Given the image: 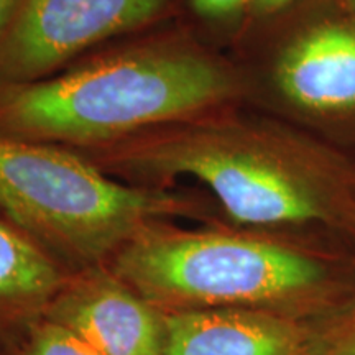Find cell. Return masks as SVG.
I'll return each instance as SVG.
<instances>
[{
  "mask_svg": "<svg viewBox=\"0 0 355 355\" xmlns=\"http://www.w3.org/2000/svg\"><path fill=\"white\" fill-rule=\"evenodd\" d=\"M102 158L133 178H194L247 227H347L355 209V170L339 155L255 123L194 119L102 146Z\"/></svg>",
  "mask_w": 355,
  "mask_h": 355,
  "instance_id": "1",
  "label": "cell"
},
{
  "mask_svg": "<svg viewBox=\"0 0 355 355\" xmlns=\"http://www.w3.org/2000/svg\"><path fill=\"white\" fill-rule=\"evenodd\" d=\"M237 92L234 74L186 46L115 53L55 78L0 86V132L33 141L114 145L204 117Z\"/></svg>",
  "mask_w": 355,
  "mask_h": 355,
  "instance_id": "2",
  "label": "cell"
},
{
  "mask_svg": "<svg viewBox=\"0 0 355 355\" xmlns=\"http://www.w3.org/2000/svg\"><path fill=\"white\" fill-rule=\"evenodd\" d=\"M109 266L165 313L257 309L309 321L355 286L311 248L268 235L186 230L166 222L137 234Z\"/></svg>",
  "mask_w": 355,
  "mask_h": 355,
  "instance_id": "3",
  "label": "cell"
},
{
  "mask_svg": "<svg viewBox=\"0 0 355 355\" xmlns=\"http://www.w3.org/2000/svg\"><path fill=\"white\" fill-rule=\"evenodd\" d=\"M0 209L73 272L109 265L137 234L198 204L115 181L58 146L0 132Z\"/></svg>",
  "mask_w": 355,
  "mask_h": 355,
  "instance_id": "4",
  "label": "cell"
},
{
  "mask_svg": "<svg viewBox=\"0 0 355 355\" xmlns=\"http://www.w3.org/2000/svg\"><path fill=\"white\" fill-rule=\"evenodd\" d=\"M165 0H21L0 44V79L48 78L92 44L144 25Z\"/></svg>",
  "mask_w": 355,
  "mask_h": 355,
  "instance_id": "5",
  "label": "cell"
},
{
  "mask_svg": "<svg viewBox=\"0 0 355 355\" xmlns=\"http://www.w3.org/2000/svg\"><path fill=\"white\" fill-rule=\"evenodd\" d=\"M101 355H162L166 313L145 300L109 265L73 272L43 314Z\"/></svg>",
  "mask_w": 355,
  "mask_h": 355,
  "instance_id": "6",
  "label": "cell"
},
{
  "mask_svg": "<svg viewBox=\"0 0 355 355\" xmlns=\"http://www.w3.org/2000/svg\"><path fill=\"white\" fill-rule=\"evenodd\" d=\"M162 355H313L308 321L257 309L166 313Z\"/></svg>",
  "mask_w": 355,
  "mask_h": 355,
  "instance_id": "7",
  "label": "cell"
},
{
  "mask_svg": "<svg viewBox=\"0 0 355 355\" xmlns=\"http://www.w3.org/2000/svg\"><path fill=\"white\" fill-rule=\"evenodd\" d=\"M286 101L314 114L355 110V26L321 24L286 44L275 66Z\"/></svg>",
  "mask_w": 355,
  "mask_h": 355,
  "instance_id": "8",
  "label": "cell"
},
{
  "mask_svg": "<svg viewBox=\"0 0 355 355\" xmlns=\"http://www.w3.org/2000/svg\"><path fill=\"white\" fill-rule=\"evenodd\" d=\"M71 275L28 234L0 219V337L42 318Z\"/></svg>",
  "mask_w": 355,
  "mask_h": 355,
  "instance_id": "9",
  "label": "cell"
},
{
  "mask_svg": "<svg viewBox=\"0 0 355 355\" xmlns=\"http://www.w3.org/2000/svg\"><path fill=\"white\" fill-rule=\"evenodd\" d=\"M0 355H101L86 340L44 316L0 337Z\"/></svg>",
  "mask_w": 355,
  "mask_h": 355,
  "instance_id": "10",
  "label": "cell"
},
{
  "mask_svg": "<svg viewBox=\"0 0 355 355\" xmlns=\"http://www.w3.org/2000/svg\"><path fill=\"white\" fill-rule=\"evenodd\" d=\"M313 355H355V286L321 316L308 321Z\"/></svg>",
  "mask_w": 355,
  "mask_h": 355,
  "instance_id": "11",
  "label": "cell"
},
{
  "mask_svg": "<svg viewBox=\"0 0 355 355\" xmlns=\"http://www.w3.org/2000/svg\"><path fill=\"white\" fill-rule=\"evenodd\" d=\"M250 0H191L194 12L206 19H229L248 8Z\"/></svg>",
  "mask_w": 355,
  "mask_h": 355,
  "instance_id": "12",
  "label": "cell"
},
{
  "mask_svg": "<svg viewBox=\"0 0 355 355\" xmlns=\"http://www.w3.org/2000/svg\"><path fill=\"white\" fill-rule=\"evenodd\" d=\"M295 2H298V0H250L248 8L257 15H270V13H277L293 6Z\"/></svg>",
  "mask_w": 355,
  "mask_h": 355,
  "instance_id": "13",
  "label": "cell"
},
{
  "mask_svg": "<svg viewBox=\"0 0 355 355\" xmlns=\"http://www.w3.org/2000/svg\"><path fill=\"white\" fill-rule=\"evenodd\" d=\"M21 0H0V35L8 30V26L15 19Z\"/></svg>",
  "mask_w": 355,
  "mask_h": 355,
  "instance_id": "14",
  "label": "cell"
},
{
  "mask_svg": "<svg viewBox=\"0 0 355 355\" xmlns=\"http://www.w3.org/2000/svg\"><path fill=\"white\" fill-rule=\"evenodd\" d=\"M345 229H347L349 232L352 234V237H354V242H355V209L352 211V214H350V217H349V222H347V227H345ZM352 265H354V268H355V254H354Z\"/></svg>",
  "mask_w": 355,
  "mask_h": 355,
  "instance_id": "15",
  "label": "cell"
},
{
  "mask_svg": "<svg viewBox=\"0 0 355 355\" xmlns=\"http://www.w3.org/2000/svg\"><path fill=\"white\" fill-rule=\"evenodd\" d=\"M352 2H354V7H355V0H352Z\"/></svg>",
  "mask_w": 355,
  "mask_h": 355,
  "instance_id": "16",
  "label": "cell"
}]
</instances>
